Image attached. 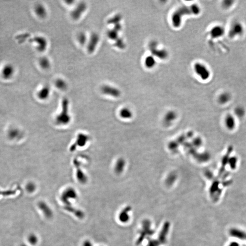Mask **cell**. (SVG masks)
Wrapping results in <instances>:
<instances>
[{"instance_id":"obj_21","label":"cell","mask_w":246,"mask_h":246,"mask_svg":"<svg viewBox=\"0 0 246 246\" xmlns=\"http://www.w3.org/2000/svg\"><path fill=\"white\" fill-rule=\"evenodd\" d=\"M51 89L49 86L45 85L42 87L38 91L37 96L39 100H45L49 98L50 94Z\"/></svg>"},{"instance_id":"obj_13","label":"cell","mask_w":246,"mask_h":246,"mask_svg":"<svg viewBox=\"0 0 246 246\" xmlns=\"http://www.w3.org/2000/svg\"><path fill=\"white\" fill-rule=\"evenodd\" d=\"M101 90L102 93L105 95L113 97H119L120 95V92L119 89L108 85H105L102 86Z\"/></svg>"},{"instance_id":"obj_15","label":"cell","mask_w":246,"mask_h":246,"mask_svg":"<svg viewBox=\"0 0 246 246\" xmlns=\"http://www.w3.org/2000/svg\"><path fill=\"white\" fill-rule=\"evenodd\" d=\"M232 96L229 92L223 91L219 94L217 97V101L221 105H225L231 101Z\"/></svg>"},{"instance_id":"obj_2","label":"cell","mask_w":246,"mask_h":246,"mask_svg":"<svg viewBox=\"0 0 246 246\" xmlns=\"http://www.w3.org/2000/svg\"><path fill=\"white\" fill-rule=\"evenodd\" d=\"M246 33L245 24L238 19L232 20L226 28V36L231 41L242 39Z\"/></svg>"},{"instance_id":"obj_14","label":"cell","mask_w":246,"mask_h":246,"mask_svg":"<svg viewBox=\"0 0 246 246\" xmlns=\"http://www.w3.org/2000/svg\"><path fill=\"white\" fill-rule=\"evenodd\" d=\"M38 207L46 218L48 219L53 218V213L52 209L46 202H39L38 204Z\"/></svg>"},{"instance_id":"obj_38","label":"cell","mask_w":246,"mask_h":246,"mask_svg":"<svg viewBox=\"0 0 246 246\" xmlns=\"http://www.w3.org/2000/svg\"><path fill=\"white\" fill-rule=\"evenodd\" d=\"M115 45L117 47L120 48V49H124L125 47V44L124 42L123 41V40L119 38L116 40Z\"/></svg>"},{"instance_id":"obj_6","label":"cell","mask_w":246,"mask_h":246,"mask_svg":"<svg viewBox=\"0 0 246 246\" xmlns=\"http://www.w3.org/2000/svg\"><path fill=\"white\" fill-rule=\"evenodd\" d=\"M194 69L196 74L203 81H207L211 78V70L205 64L197 63L194 66Z\"/></svg>"},{"instance_id":"obj_8","label":"cell","mask_w":246,"mask_h":246,"mask_svg":"<svg viewBox=\"0 0 246 246\" xmlns=\"http://www.w3.org/2000/svg\"><path fill=\"white\" fill-rule=\"evenodd\" d=\"M73 165L76 168V177L78 181L82 185L86 184L88 181V178L81 168L79 161L75 159L73 160Z\"/></svg>"},{"instance_id":"obj_36","label":"cell","mask_w":246,"mask_h":246,"mask_svg":"<svg viewBox=\"0 0 246 246\" xmlns=\"http://www.w3.org/2000/svg\"><path fill=\"white\" fill-rule=\"evenodd\" d=\"M228 163L231 169H235L237 166V159L236 157H232L229 160L228 159Z\"/></svg>"},{"instance_id":"obj_7","label":"cell","mask_w":246,"mask_h":246,"mask_svg":"<svg viewBox=\"0 0 246 246\" xmlns=\"http://www.w3.org/2000/svg\"><path fill=\"white\" fill-rule=\"evenodd\" d=\"M89 140L88 135L84 133H79L77 136L75 142L71 145L70 150L72 152L75 151L77 147H83L87 144Z\"/></svg>"},{"instance_id":"obj_9","label":"cell","mask_w":246,"mask_h":246,"mask_svg":"<svg viewBox=\"0 0 246 246\" xmlns=\"http://www.w3.org/2000/svg\"><path fill=\"white\" fill-rule=\"evenodd\" d=\"M100 41V36L98 33L94 32L91 35L87 44V50L88 53H92L95 51Z\"/></svg>"},{"instance_id":"obj_31","label":"cell","mask_w":246,"mask_h":246,"mask_svg":"<svg viewBox=\"0 0 246 246\" xmlns=\"http://www.w3.org/2000/svg\"><path fill=\"white\" fill-rule=\"evenodd\" d=\"M9 137L11 139H16L20 136V132L17 129H12L8 134Z\"/></svg>"},{"instance_id":"obj_24","label":"cell","mask_w":246,"mask_h":246,"mask_svg":"<svg viewBox=\"0 0 246 246\" xmlns=\"http://www.w3.org/2000/svg\"><path fill=\"white\" fill-rule=\"evenodd\" d=\"M55 85L57 88L61 90H65L68 87L67 82L65 80L61 78H59L56 79L55 81Z\"/></svg>"},{"instance_id":"obj_20","label":"cell","mask_w":246,"mask_h":246,"mask_svg":"<svg viewBox=\"0 0 246 246\" xmlns=\"http://www.w3.org/2000/svg\"><path fill=\"white\" fill-rule=\"evenodd\" d=\"M64 209L66 211L70 212L74 214L75 216L78 218L82 219L84 218L85 214L84 212L81 210L73 206L72 205H69V206H64Z\"/></svg>"},{"instance_id":"obj_26","label":"cell","mask_w":246,"mask_h":246,"mask_svg":"<svg viewBox=\"0 0 246 246\" xmlns=\"http://www.w3.org/2000/svg\"><path fill=\"white\" fill-rule=\"evenodd\" d=\"M88 39L87 35L84 32H80L78 33L77 36V40L78 42V43L82 46H84L87 44Z\"/></svg>"},{"instance_id":"obj_18","label":"cell","mask_w":246,"mask_h":246,"mask_svg":"<svg viewBox=\"0 0 246 246\" xmlns=\"http://www.w3.org/2000/svg\"><path fill=\"white\" fill-rule=\"evenodd\" d=\"M231 237L246 241V232L237 228H232L229 231Z\"/></svg>"},{"instance_id":"obj_25","label":"cell","mask_w":246,"mask_h":246,"mask_svg":"<svg viewBox=\"0 0 246 246\" xmlns=\"http://www.w3.org/2000/svg\"><path fill=\"white\" fill-rule=\"evenodd\" d=\"M39 64L43 69H48L51 66L50 61L47 57H43L39 60Z\"/></svg>"},{"instance_id":"obj_12","label":"cell","mask_w":246,"mask_h":246,"mask_svg":"<svg viewBox=\"0 0 246 246\" xmlns=\"http://www.w3.org/2000/svg\"><path fill=\"white\" fill-rule=\"evenodd\" d=\"M32 42L36 44L37 48L40 52H44L46 50L47 47V41L46 38L42 36H37L33 38Z\"/></svg>"},{"instance_id":"obj_28","label":"cell","mask_w":246,"mask_h":246,"mask_svg":"<svg viewBox=\"0 0 246 246\" xmlns=\"http://www.w3.org/2000/svg\"><path fill=\"white\" fill-rule=\"evenodd\" d=\"M119 32V31L116 30L115 29L113 28L111 30L108 31V32H107V36L109 39L115 41L116 40L119 38V37H118V35H119L118 32Z\"/></svg>"},{"instance_id":"obj_40","label":"cell","mask_w":246,"mask_h":246,"mask_svg":"<svg viewBox=\"0 0 246 246\" xmlns=\"http://www.w3.org/2000/svg\"><path fill=\"white\" fill-rule=\"evenodd\" d=\"M82 246H94V245L91 241L86 240L83 243Z\"/></svg>"},{"instance_id":"obj_32","label":"cell","mask_w":246,"mask_h":246,"mask_svg":"<svg viewBox=\"0 0 246 246\" xmlns=\"http://www.w3.org/2000/svg\"><path fill=\"white\" fill-rule=\"evenodd\" d=\"M121 20V16L119 14H117L115 15V16L111 18L109 20L108 23L109 24H113L114 25L115 24L119 23V22Z\"/></svg>"},{"instance_id":"obj_17","label":"cell","mask_w":246,"mask_h":246,"mask_svg":"<svg viewBox=\"0 0 246 246\" xmlns=\"http://www.w3.org/2000/svg\"><path fill=\"white\" fill-rule=\"evenodd\" d=\"M224 123L227 129L229 131H232L236 128V119L233 115L228 114L226 116Z\"/></svg>"},{"instance_id":"obj_29","label":"cell","mask_w":246,"mask_h":246,"mask_svg":"<svg viewBox=\"0 0 246 246\" xmlns=\"http://www.w3.org/2000/svg\"><path fill=\"white\" fill-rule=\"evenodd\" d=\"M145 66L148 68H152L156 64V60L152 56L147 57L145 60Z\"/></svg>"},{"instance_id":"obj_35","label":"cell","mask_w":246,"mask_h":246,"mask_svg":"<svg viewBox=\"0 0 246 246\" xmlns=\"http://www.w3.org/2000/svg\"><path fill=\"white\" fill-rule=\"evenodd\" d=\"M36 188H37V187H36L35 184L32 182H29L26 186V191L29 193H31L35 191L36 190Z\"/></svg>"},{"instance_id":"obj_4","label":"cell","mask_w":246,"mask_h":246,"mask_svg":"<svg viewBox=\"0 0 246 246\" xmlns=\"http://www.w3.org/2000/svg\"><path fill=\"white\" fill-rule=\"evenodd\" d=\"M78 194L76 190L73 187H69L62 192L60 196L61 202L64 206L72 205V202L78 198Z\"/></svg>"},{"instance_id":"obj_42","label":"cell","mask_w":246,"mask_h":246,"mask_svg":"<svg viewBox=\"0 0 246 246\" xmlns=\"http://www.w3.org/2000/svg\"><path fill=\"white\" fill-rule=\"evenodd\" d=\"M20 246H28L27 244H26L22 243L21 244V245H20Z\"/></svg>"},{"instance_id":"obj_39","label":"cell","mask_w":246,"mask_h":246,"mask_svg":"<svg viewBox=\"0 0 246 246\" xmlns=\"http://www.w3.org/2000/svg\"><path fill=\"white\" fill-rule=\"evenodd\" d=\"M129 111L128 109H124L120 111V115L123 118H127L129 115Z\"/></svg>"},{"instance_id":"obj_41","label":"cell","mask_w":246,"mask_h":246,"mask_svg":"<svg viewBox=\"0 0 246 246\" xmlns=\"http://www.w3.org/2000/svg\"><path fill=\"white\" fill-rule=\"evenodd\" d=\"M228 246H239V244L237 242H232Z\"/></svg>"},{"instance_id":"obj_37","label":"cell","mask_w":246,"mask_h":246,"mask_svg":"<svg viewBox=\"0 0 246 246\" xmlns=\"http://www.w3.org/2000/svg\"><path fill=\"white\" fill-rule=\"evenodd\" d=\"M16 190H7L4 191H0V196L3 197H8V196H13L16 193Z\"/></svg>"},{"instance_id":"obj_34","label":"cell","mask_w":246,"mask_h":246,"mask_svg":"<svg viewBox=\"0 0 246 246\" xmlns=\"http://www.w3.org/2000/svg\"><path fill=\"white\" fill-rule=\"evenodd\" d=\"M235 113L238 117H243L245 115V110L243 107L241 106H238L235 109Z\"/></svg>"},{"instance_id":"obj_16","label":"cell","mask_w":246,"mask_h":246,"mask_svg":"<svg viewBox=\"0 0 246 246\" xmlns=\"http://www.w3.org/2000/svg\"><path fill=\"white\" fill-rule=\"evenodd\" d=\"M15 73V69L12 64H7L4 66L1 71V75L5 80L10 79L13 77Z\"/></svg>"},{"instance_id":"obj_3","label":"cell","mask_w":246,"mask_h":246,"mask_svg":"<svg viewBox=\"0 0 246 246\" xmlns=\"http://www.w3.org/2000/svg\"><path fill=\"white\" fill-rule=\"evenodd\" d=\"M69 100L63 98L62 102V110L55 118V123L57 125L65 126L71 122V117L69 112Z\"/></svg>"},{"instance_id":"obj_10","label":"cell","mask_w":246,"mask_h":246,"mask_svg":"<svg viewBox=\"0 0 246 246\" xmlns=\"http://www.w3.org/2000/svg\"><path fill=\"white\" fill-rule=\"evenodd\" d=\"M87 8V4L85 3H79L71 12V17L75 20H78L85 12Z\"/></svg>"},{"instance_id":"obj_5","label":"cell","mask_w":246,"mask_h":246,"mask_svg":"<svg viewBox=\"0 0 246 246\" xmlns=\"http://www.w3.org/2000/svg\"><path fill=\"white\" fill-rule=\"evenodd\" d=\"M209 35L213 41L222 39L226 36V28L222 24L217 23L214 25L210 29Z\"/></svg>"},{"instance_id":"obj_22","label":"cell","mask_w":246,"mask_h":246,"mask_svg":"<svg viewBox=\"0 0 246 246\" xmlns=\"http://www.w3.org/2000/svg\"><path fill=\"white\" fill-rule=\"evenodd\" d=\"M35 13L38 17L41 18H44L47 15V11L46 7L42 4H38L35 7Z\"/></svg>"},{"instance_id":"obj_11","label":"cell","mask_w":246,"mask_h":246,"mask_svg":"<svg viewBox=\"0 0 246 246\" xmlns=\"http://www.w3.org/2000/svg\"><path fill=\"white\" fill-rule=\"evenodd\" d=\"M219 184H220L218 181H215L212 184L210 188V196L213 202H216L218 201L222 194V190L220 187Z\"/></svg>"},{"instance_id":"obj_19","label":"cell","mask_w":246,"mask_h":246,"mask_svg":"<svg viewBox=\"0 0 246 246\" xmlns=\"http://www.w3.org/2000/svg\"><path fill=\"white\" fill-rule=\"evenodd\" d=\"M237 1L234 0H223L220 1V7L224 11H229L236 6Z\"/></svg>"},{"instance_id":"obj_30","label":"cell","mask_w":246,"mask_h":246,"mask_svg":"<svg viewBox=\"0 0 246 246\" xmlns=\"http://www.w3.org/2000/svg\"><path fill=\"white\" fill-rule=\"evenodd\" d=\"M129 210V208H126L121 212L119 214V219L121 222H127L129 219L128 214L127 212Z\"/></svg>"},{"instance_id":"obj_33","label":"cell","mask_w":246,"mask_h":246,"mask_svg":"<svg viewBox=\"0 0 246 246\" xmlns=\"http://www.w3.org/2000/svg\"><path fill=\"white\" fill-rule=\"evenodd\" d=\"M124 162L122 160H119L117 161L116 164L115 170L118 173H119L122 171L124 167Z\"/></svg>"},{"instance_id":"obj_23","label":"cell","mask_w":246,"mask_h":246,"mask_svg":"<svg viewBox=\"0 0 246 246\" xmlns=\"http://www.w3.org/2000/svg\"><path fill=\"white\" fill-rule=\"evenodd\" d=\"M156 44H152L150 46V50L153 54L155 55L157 57H159L160 59H165L167 57V52L165 50H160L156 49Z\"/></svg>"},{"instance_id":"obj_1","label":"cell","mask_w":246,"mask_h":246,"mask_svg":"<svg viewBox=\"0 0 246 246\" xmlns=\"http://www.w3.org/2000/svg\"><path fill=\"white\" fill-rule=\"evenodd\" d=\"M201 12L200 7L196 4L189 6H183L174 12L172 16V25L175 28L180 27L182 21V18L185 15H199Z\"/></svg>"},{"instance_id":"obj_27","label":"cell","mask_w":246,"mask_h":246,"mask_svg":"<svg viewBox=\"0 0 246 246\" xmlns=\"http://www.w3.org/2000/svg\"><path fill=\"white\" fill-rule=\"evenodd\" d=\"M28 241L30 245L34 246L38 244L39 241V239L37 235L34 233H31L28 236Z\"/></svg>"}]
</instances>
